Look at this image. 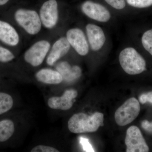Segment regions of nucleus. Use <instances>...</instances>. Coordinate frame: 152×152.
<instances>
[{
    "mask_svg": "<svg viewBox=\"0 0 152 152\" xmlns=\"http://www.w3.org/2000/svg\"><path fill=\"white\" fill-rule=\"evenodd\" d=\"M104 115L96 112L91 115L84 113L74 114L68 123L69 129L75 134L94 132L103 125Z\"/></svg>",
    "mask_w": 152,
    "mask_h": 152,
    "instance_id": "1",
    "label": "nucleus"
},
{
    "mask_svg": "<svg viewBox=\"0 0 152 152\" xmlns=\"http://www.w3.org/2000/svg\"><path fill=\"white\" fill-rule=\"evenodd\" d=\"M119 61L123 70L129 75H139L146 70L145 61L134 48L124 49L120 53Z\"/></svg>",
    "mask_w": 152,
    "mask_h": 152,
    "instance_id": "2",
    "label": "nucleus"
},
{
    "mask_svg": "<svg viewBox=\"0 0 152 152\" xmlns=\"http://www.w3.org/2000/svg\"><path fill=\"white\" fill-rule=\"evenodd\" d=\"M13 16L16 23L28 34L34 35L40 31L42 22L39 15L36 11L19 9L15 11Z\"/></svg>",
    "mask_w": 152,
    "mask_h": 152,
    "instance_id": "3",
    "label": "nucleus"
},
{
    "mask_svg": "<svg viewBox=\"0 0 152 152\" xmlns=\"http://www.w3.org/2000/svg\"><path fill=\"white\" fill-rule=\"evenodd\" d=\"M140 106L136 98L128 99L115 112V119L118 126H124L132 122L140 114Z\"/></svg>",
    "mask_w": 152,
    "mask_h": 152,
    "instance_id": "4",
    "label": "nucleus"
},
{
    "mask_svg": "<svg viewBox=\"0 0 152 152\" xmlns=\"http://www.w3.org/2000/svg\"><path fill=\"white\" fill-rule=\"evenodd\" d=\"M50 48L48 41L42 40L38 41L31 46L24 54V59L28 64L36 67L43 62Z\"/></svg>",
    "mask_w": 152,
    "mask_h": 152,
    "instance_id": "5",
    "label": "nucleus"
},
{
    "mask_svg": "<svg viewBox=\"0 0 152 152\" xmlns=\"http://www.w3.org/2000/svg\"><path fill=\"white\" fill-rule=\"evenodd\" d=\"M127 152H148L149 148L141 132L137 127L132 126L128 128L125 140Z\"/></svg>",
    "mask_w": 152,
    "mask_h": 152,
    "instance_id": "6",
    "label": "nucleus"
},
{
    "mask_svg": "<svg viewBox=\"0 0 152 152\" xmlns=\"http://www.w3.org/2000/svg\"><path fill=\"white\" fill-rule=\"evenodd\" d=\"M39 17L42 24L48 29L54 27L58 20V4L56 0H48L41 7Z\"/></svg>",
    "mask_w": 152,
    "mask_h": 152,
    "instance_id": "7",
    "label": "nucleus"
},
{
    "mask_svg": "<svg viewBox=\"0 0 152 152\" xmlns=\"http://www.w3.org/2000/svg\"><path fill=\"white\" fill-rule=\"evenodd\" d=\"M81 10L87 17L97 21L106 23L111 18L110 13L105 7L92 1H87L83 3Z\"/></svg>",
    "mask_w": 152,
    "mask_h": 152,
    "instance_id": "8",
    "label": "nucleus"
},
{
    "mask_svg": "<svg viewBox=\"0 0 152 152\" xmlns=\"http://www.w3.org/2000/svg\"><path fill=\"white\" fill-rule=\"evenodd\" d=\"M66 38L71 46L78 54L85 56L89 52V45L83 31L78 28L68 30Z\"/></svg>",
    "mask_w": 152,
    "mask_h": 152,
    "instance_id": "9",
    "label": "nucleus"
},
{
    "mask_svg": "<svg viewBox=\"0 0 152 152\" xmlns=\"http://www.w3.org/2000/svg\"><path fill=\"white\" fill-rule=\"evenodd\" d=\"M0 42L5 45L15 47L20 42V36L10 23L0 19Z\"/></svg>",
    "mask_w": 152,
    "mask_h": 152,
    "instance_id": "10",
    "label": "nucleus"
},
{
    "mask_svg": "<svg viewBox=\"0 0 152 152\" xmlns=\"http://www.w3.org/2000/svg\"><path fill=\"white\" fill-rule=\"evenodd\" d=\"M77 92L73 89L67 90L61 97H53L48 101L50 108L55 110H67L72 107L73 100L77 96Z\"/></svg>",
    "mask_w": 152,
    "mask_h": 152,
    "instance_id": "11",
    "label": "nucleus"
},
{
    "mask_svg": "<svg viewBox=\"0 0 152 152\" xmlns=\"http://www.w3.org/2000/svg\"><path fill=\"white\" fill-rule=\"evenodd\" d=\"M86 31L90 46L94 51L100 50L104 45L106 37L102 29L97 25L88 24Z\"/></svg>",
    "mask_w": 152,
    "mask_h": 152,
    "instance_id": "12",
    "label": "nucleus"
},
{
    "mask_svg": "<svg viewBox=\"0 0 152 152\" xmlns=\"http://www.w3.org/2000/svg\"><path fill=\"white\" fill-rule=\"evenodd\" d=\"M70 46L66 38L63 37L59 38L55 42L51 49L47 57V64L49 66L53 65L58 60L67 53Z\"/></svg>",
    "mask_w": 152,
    "mask_h": 152,
    "instance_id": "13",
    "label": "nucleus"
},
{
    "mask_svg": "<svg viewBox=\"0 0 152 152\" xmlns=\"http://www.w3.org/2000/svg\"><path fill=\"white\" fill-rule=\"evenodd\" d=\"M56 69L61 75L63 80L68 83L75 80L81 75V69L78 66L72 67L66 61L58 63Z\"/></svg>",
    "mask_w": 152,
    "mask_h": 152,
    "instance_id": "14",
    "label": "nucleus"
},
{
    "mask_svg": "<svg viewBox=\"0 0 152 152\" xmlns=\"http://www.w3.org/2000/svg\"><path fill=\"white\" fill-rule=\"evenodd\" d=\"M38 81L47 84L57 85L63 81L61 75L57 71L49 69H43L36 74Z\"/></svg>",
    "mask_w": 152,
    "mask_h": 152,
    "instance_id": "15",
    "label": "nucleus"
},
{
    "mask_svg": "<svg viewBox=\"0 0 152 152\" xmlns=\"http://www.w3.org/2000/svg\"><path fill=\"white\" fill-rule=\"evenodd\" d=\"M15 125L12 121L4 120L0 121V142H4L10 138L15 132Z\"/></svg>",
    "mask_w": 152,
    "mask_h": 152,
    "instance_id": "16",
    "label": "nucleus"
},
{
    "mask_svg": "<svg viewBox=\"0 0 152 152\" xmlns=\"http://www.w3.org/2000/svg\"><path fill=\"white\" fill-rule=\"evenodd\" d=\"M13 105V100L10 95L0 92V115L11 110Z\"/></svg>",
    "mask_w": 152,
    "mask_h": 152,
    "instance_id": "17",
    "label": "nucleus"
},
{
    "mask_svg": "<svg viewBox=\"0 0 152 152\" xmlns=\"http://www.w3.org/2000/svg\"><path fill=\"white\" fill-rule=\"evenodd\" d=\"M142 43L144 48L152 56V29L144 33Z\"/></svg>",
    "mask_w": 152,
    "mask_h": 152,
    "instance_id": "18",
    "label": "nucleus"
},
{
    "mask_svg": "<svg viewBox=\"0 0 152 152\" xmlns=\"http://www.w3.org/2000/svg\"><path fill=\"white\" fill-rule=\"evenodd\" d=\"M129 5L137 8H144L152 5V0H126Z\"/></svg>",
    "mask_w": 152,
    "mask_h": 152,
    "instance_id": "19",
    "label": "nucleus"
},
{
    "mask_svg": "<svg viewBox=\"0 0 152 152\" xmlns=\"http://www.w3.org/2000/svg\"><path fill=\"white\" fill-rule=\"evenodd\" d=\"M110 6L118 10L124 8L126 5V0H105Z\"/></svg>",
    "mask_w": 152,
    "mask_h": 152,
    "instance_id": "20",
    "label": "nucleus"
},
{
    "mask_svg": "<svg viewBox=\"0 0 152 152\" xmlns=\"http://www.w3.org/2000/svg\"><path fill=\"white\" fill-rule=\"evenodd\" d=\"M31 152H58V151L53 147L47 146L38 145L33 148Z\"/></svg>",
    "mask_w": 152,
    "mask_h": 152,
    "instance_id": "21",
    "label": "nucleus"
},
{
    "mask_svg": "<svg viewBox=\"0 0 152 152\" xmlns=\"http://www.w3.org/2000/svg\"><path fill=\"white\" fill-rule=\"evenodd\" d=\"M139 101L142 104L149 103L152 104V91L142 94L139 98Z\"/></svg>",
    "mask_w": 152,
    "mask_h": 152,
    "instance_id": "22",
    "label": "nucleus"
},
{
    "mask_svg": "<svg viewBox=\"0 0 152 152\" xmlns=\"http://www.w3.org/2000/svg\"><path fill=\"white\" fill-rule=\"evenodd\" d=\"M80 143L83 146V148L86 152H95L92 146L91 145L88 140L86 138L80 137Z\"/></svg>",
    "mask_w": 152,
    "mask_h": 152,
    "instance_id": "23",
    "label": "nucleus"
},
{
    "mask_svg": "<svg viewBox=\"0 0 152 152\" xmlns=\"http://www.w3.org/2000/svg\"><path fill=\"white\" fill-rule=\"evenodd\" d=\"M141 126L142 129L147 132L152 134V122H150L147 120L142 121Z\"/></svg>",
    "mask_w": 152,
    "mask_h": 152,
    "instance_id": "24",
    "label": "nucleus"
},
{
    "mask_svg": "<svg viewBox=\"0 0 152 152\" xmlns=\"http://www.w3.org/2000/svg\"><path fill=\"white\" fill-rule=\"evenodd\" d=\"M11 0H0V7H4L9 4Z\"/></svg>",
    "mask_w": 152,
    "mask_h": 152,
    "instance_id": "25",
    "label": "nucleus"
}]
</instances>
